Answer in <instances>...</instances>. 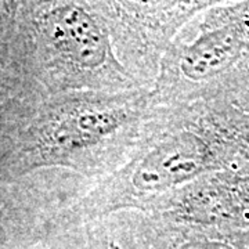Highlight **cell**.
I'll return each instance as SVG.
<instances>
[{
  "mask_svg": "<svg viewBox=\"0 0 249 249\" xmlns=\"http://www.w3.org/2000/svg\"><path fill=\"white\" fill-rule=\"evenodd\" d=\"M13 21L18 64L46 96L130 91L157 79L130 0L22 3Z\"/></svg>",
  "mask_w": 249,
  "mask_h": 249,
  "instance_id": "obj_1",
  "label": "cell"
},
{
  "mask_svg": "<svg viewBox=\"0 0 249 249\" xmlns=\"http://www.w3.org/2000/svg\"><path fill=\"white\" fill-rule=\"evenodd\" d=\"M249 160V112L226 103L169 108L121 168L97 180L68 211L88 224L152 205L219 170Z\"/></svg>",
  "mask_w": 249,
  "mask_h": 249,
  "instance_id": "obj_2",
  "label": "cell"
},
{
  "mask_svg": "<svg viewBox=\"0 0 249 249\" xmlns=\"http://www.w3.org/2000/svg\"><path fill=\"white\" fill-rule=\"evenodd\" d=\"M163 109L152 88L47 96L19 129L3 170L19 178L61 168L101 180L129 160Z\"/></svg>",
  "mask_w": 249,
  "mask_h": 249,
  "instance_id": "obj_3",
  "label": "cell"
},
{
  "mask_svg": "<svg viewBox=\"0 0 249 249\" xmlns=\"http://www.w3.org/2000/svg\"><path fill=\"white\" fill-rule=\"evenodd\" d=\"M162 107L249 98V0L212 1L180 31L152 86Z\"/></svg>",
  "mask_w": 249,
  "mask_h": 249,
  "instance_id": "obj_4",
  "label": "cell"
},
{
  "mask_svg": "<svg viewBox=\"0 0 249 249\" xmlns=\"http://www.w3.org/2000/svg\"><path fill=\"white\" fill-rule=\"evenodd\" d=\"M142 214L178 224L248 230L249 160L198 178Z\"/></svg>",
  "mask_w": 249,
  "mask_h": 249,
  "instance_id": "obj_5",
  "label": "cell"
},
{
  "mask_svg": "<svg viewBox=\"0 0 249 249\" xmlns=\"http://www.w3.org/2000/svg\"><path fill=\"white\" fill-rule=\"evenodd\" d=\"M142 214L145 249H249L248 230H229L163 222Z\"/></svg>",
  "mask_w": 249,
  "mask_h": 249,
  "instance_id": "obj_6",
  "label": "cell"
},
{
  "mask_svg": "<svg viewBox=\"0 0 249 249\" xmlns=\"http://www.w3.org/2000/svg\"><path fill=\"white\" fill-rule=\"evenodd\" d=\"M86 249H116L115 242L101 220L86 224Z\"/></svg>",
  "mask_w": 249,
  "mask_h": 249,
  "instance_id": "obj_7",
  "label": "cell"
},
{
  "mask_svg": "<svg viewBox=\"0 0 249 249\" xmlns=\"http://www.w3.org/2000/svg\"><path fill=\"white\" fill-rule=\"evenodd\" d=\"M7 209H9V202L4 198V196H1V193H0V224L3 223L6 214H7Z\"/></svg>",
  "mask_w": 249,
  "mask_h": 249,
  "instance_id": "obj_8",
  "label": "cell"
},
{
  "mask_svg": "<svg viewBox=\"0 0 249 249\" xmlns=\"http://www.w3.org/2000/svg\"><path fill=\"white\" fill-rule=\"evenodd\" d=\"M235 107L241 108V109H242V111H245V112H249V98L244 100V101H241L240 104H237Z\"/></svg>",
  "mask_w": 249,
  "mask_h": 249,
  "instance_id": "obj_9",
  "label": "cell"
}]
</instances>
